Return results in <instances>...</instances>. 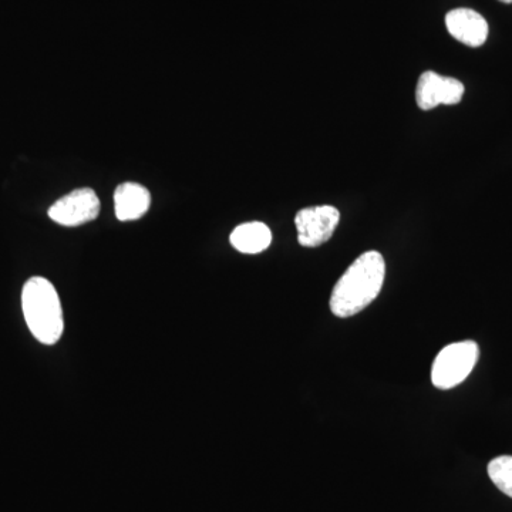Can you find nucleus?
Listing matches in <instances>:
<instances>
[{"mask_svg":"<svg viewBox=\"0 0 512 512\" xmlns=\"http://www.w3.org/2000/svg\"><path fill=\"white\" fill-rule=\"evenodd\" d=\"M386 264L377 251L365 252L349 266L330 296V311L338 318H350L365 311L383 288Z\"/></svg>","mask_w":512,"mask_h":512,"instance_id":"nucleus-1","label":"nucleus"},{"mask_svg":"<svg viewBox=\"0 0 512 512\" xmlns=\"http://www.w3.org/2000/svg\"><path fill=\"white\" fill-rule=\"evenodd\" d=\"M22 309L26 325L43 345H56L64 330L63 309L52 282L42 276L29 279L23 286Z\"/></svg>","mask_w":512,"mask_h":512,"instance_id":"nucleus-2","label":"nucleus"},{"mask_svg":"<svg viewBox=\"0 0 512 512\" xmlns=\"http://www.w3.org/2000/svg\"><path fill=\"white\" fill-rule=\"evenodd\" d=\"M480 349L473 340L451 343L441 349L431 367V382L440 390L453 389L470 376L476 366Z\"/></svg>","mask_w":512,"mask_h":512,"instance_id":"nucleus-3","label":"nucleus"},{"mask_svg":"<svg viewBox=\"0 0 512 512\" xmlns=\"http://www.w3.org/2000/svg\"><path fill=\"white\" fill-rule=\"evenodd\" d=\"M100 201L90 188H79L57 200L49 208V218L63 227H79L99 217Z\"/></svg>","mask_w":512,"mask_h":512,"instance_id":"nucleus-4","label":"nucleus"},{"mask_svg":"<svg viewBox=\"0 0 512 512\" xmlns=\"http://www.w3.org/2000/svg\"><path fill=\"white\" fill-rule=\"evenodd\" d=\"M339 221L340 212L332 205L299 211L295 217L299 244L306 248H316L325 244L332 238Z\"/></svg>","mask_w":512,"mask_h":512,"instance_id":"nucleus-5","label":"nucleus"},{"mask_svg":"<svg viewBox=\"0 0 512 512\" xmlns=\"http://www.w3.org/2000/svg\"><path fill=\"white\" fill-rule=\"evenodd\" d=\"M464 96V84L453 77H443L434 72L421 74L416 89L417 106L427 111L440 104L454 106Z\"/></svg>","mask_w":512,"mask_h":512,"instance_id":"nucleus-6","label":"nucleus"},{"mask_svg":"<svg viewBox=\"0 0 512 512\" xmlns=\"http://www.w3.org/2000/svg\"><path fill=\"white\" fill-rule=\"evenodd\" d=\"M446 26L448 33L470 47L483 46L488 37L487 20L476 10L461 8L447 13Z\"/></svg>","mask_w":512,"mask_h":512,"instance_id":"nucleus-7","label":"nucleus"},{"mask_svg":"<svg viewBox=\"0 0 512 512\" xmlns=\"http://www.w3.org/2000/svg\"><path fill=\"white\" fill-rule=\"evenodd\" d=\"M150 205V191L141 184L124 183L114 192V207L119 221L140 220L150 210Z\"/></svg>","mask_w":512,"mask_h":512,"instance_id":"nucleus-8","label":"nucleus"},{"mask_svg":"<svg viewBox=\"0 0 512 512\" xmlns=\"http://www.w3.org/2000/svg\"><path fill=\"white\" fill-rule=\"evenodd\" d=\"M229 241L242 254H259L271 245L272 232L262 222H247L232 231Z\"/></svg>","mask_w":512,"mask_h":512,"instance_id":"nucleus-9","label":"nucleus"},{"mask_svg":"<svg viewBox=\"0 0 512 512\" xmlns=\"http://www.w3.org/2000/svg\"><path fill=\"white\" fill-rule=\"evenodd\" d=\"M488 476L501 493L512 498V456L494 458L488 464Z\"/></svg>","mask_w":512,"mask_h":512,"instance_id":"nucleus-10","label":"nucleus"},{"mask_svg":"<svg viewBox=\"0 0 512 512\" xmlns=\"http://www.w3.org/2000/svg\"><path fill=\"white\" fill-rule=\"evenodd\" d=\"M500 2H503V3H512V0H500Z\"/></svg>","mask_w":512,"mask_h":512,"instance_id":"nucleus-11","label":"nucleus"}]
</instances>
